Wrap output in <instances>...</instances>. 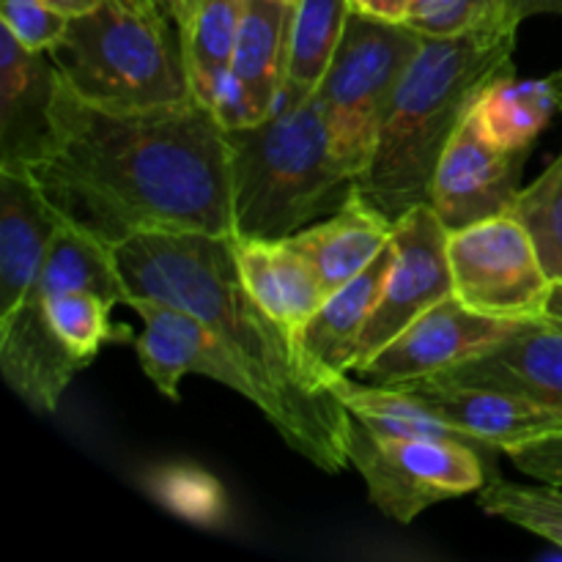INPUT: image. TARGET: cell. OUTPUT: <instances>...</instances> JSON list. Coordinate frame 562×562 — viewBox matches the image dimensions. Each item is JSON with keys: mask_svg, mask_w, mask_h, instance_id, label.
I'll return each mask as SVG.
<instances>
[{"mask_svg": "<svg viewBox=\"0 0 562 562\" xmlns=\"http://www.w3.org/2000/svg\"><path fill=\"white\" fill-rule=\"evenodd\" d=\"M22 170L64 223L108 247L140 234H236L228 130L198 97L110 110L58 77L49 140Z\"/></svg>", "mask_w": 562, "mask_h": 562, "instance_id": "6da1fadb", "label": "cell"}, {"mask_svg": "<svg viewBox=\"0 0 562 562\" xmlns=\"http://www.w3.org/2000/svg\"><path fill=\"white\" fill-rule=\"evenodd\" d=\"M113 252L130 294L184 307L234 349L267 398L263 417L294 453L329 475L351 464L355 417L338 395L311 387L291 335L245 289L234 234H140Z\"/></svg>", "mask_w": 562, "mask_h": 562, "instance_id": "7a4b0ae2", "label": "cell"}, {"mask_svg": "<svg viewBox=\"0 0 562 562\" xmlns=\"http://www.w3.org/2000/svg\"><path fill=\"white\" fill-rule=\"evenodd\" d=\"M521 22L503 14L459 36H426L406 69L379 130L371 162L355 179L357 192L384 217H404L428 201L434 170L450 137L483 88L514 69Z\"/></svg>", "mask_w": 562, "mask_h": 562, "instance_id": "3957f363", "label": "cell"}, {"mask_svg": "<svg viewBox=\"0 0 562 562\" xmlns=\"http://www.w3.org/2000/svg\"><path fill=\"white\" fill-rule=\"evenodd\" d=\"M236 236L285 239L338 212L355 190L318 93L274 104L267 119L228 132Z\"/></svg>", "mask_w": 562, "mask_h": 562, "instance_id": "277c9868", "label": "cell"}, {"mask_svg": "<svg viewBox=\"0 0 562 562\" xmlns=\"http://www.w3.org/2000/svg\"><path fill=\"white\" fill-rule=\"evenodd\" d=\"M49 58L60 80L99 108L146 110L195 97L181 27L146 0H102L71 16Z\"/></svg>", "mask_w": 562, "mask_h": 562, "instance_id": "5b68a950", "label": "cell"}, {"mask_svg": "<svg viewBox=\"0 0 562 562\" xmlns=\"http://www.w3.org/2000/svg\"><path fill=\"white\" fill-rule=\"evenodd\" d=\"M406 22H382L349 11L344 38L316 88L340 162L357 176L371 162L393 93L423 47Z\"/></svg>", "mask_w": 562, "mask_h": 562, "instance_id": "8992f818", "label": "cell"}, {"mask_svg": "<svg viewBox=\"0 0 562 562\" xmlns=\"http://www.w3.org/2000/svg\"><path fill=\"white\" fill-rule=\"evenodd\" d=\"M349 461L366 481L371 503L398 525H412L431 505L481 492L486 483L472 445L376 437L357 420L349 434Z\"/></svg>", "mask_w": 562, "mask_h": 562, "instance_id": "52a82bcc", "label": "cell"}, {"mask_svg": "<svg viewBox=\"0 0 562 562\" xmlns=\"http://www.w3.org/2000/svg\"><path fill=\"white\" fill-rule=\"evenodd\" d=\"M453 294L467 307L497 318L547 316L549 280L530 231L516 214L453 231L448 239Z\"/></svg>", "mask_w": 562, "mask_h": 562, "instance_id": "ba28073f", "label": "cell"}, {"mask_svg": "<svg viewBox=\"0 0 562 562\" xmlns=\"http://www.w3.org/2000/svg\"><path fill=\"white\" fill-rule=\"evenodd\" d=\"M126 307L135 311L143 322V333L135 340L143 373L165 398L179 401V384L187 376H206L239 393L263 412L267 398L252 373L201 318L192 316L184 307L140 294H132Z\"/></svg>", "mask_w": 562, "mask_h": 562, "instance_id": "9c48e42d", "label": "cell"}, {"mask_svg": "<svg viewBox=\"0 0 562 562\" xmlns=\"http://www.w3.org/2000/svg\"><path fill=\"white\" fill-rule=\"evenodd\" d=\"M448 239L450 231L428 201L395 220L393 263L362 333L355 368L371 360L420 313L453 294Z\"/></svg>", "mask_w": 562, "mask_h": 562, "instance_id": "30bf717a", "label": "cell"}, {"mask_svg": "<svg viewBox=\"0 0 562 562\" xmlns=\"http://www.w3.org/2000/svg\"><path fill=\"white\" fill-rule=\"evenodd\" d=\"M525 322V318H521ZM521 322L497 318L467 307L456 294L437 302L401 329L371 360L355 368L362 382L395 387L450 371L508 338Z\"/></svg>", "mask_w": 562, "mask_h": 562, "instance_id": "8fae6325", "label": "cell"}, {"mask_svg": "<svg viewBox=\"0 0 562 562\" xmlns=\"http://www.w3.org/2000/svg\"><path fill=\"white\" fill-rule=\"evenodd\" d=\"M527 154L494 146L470 110L450 137L428 192V203L445 228L453 234L499 214H514Z\"/></svg>", "mask_w": 562, "mask_h": 562, "instance_id": "7c38bea8", "label": "cell"}, {"mask_svg": "<svg viewBox=\"0 0 562 562\" xmlns=\"http://www.w3.org/2000/svg\"><path fill=\"white\" fill-rule=\"evenodd\" d=\"M417 382L503 390L562 412V322L525 318L494 349Z\"/></svg>", "mask_w": 562, "mask_h": 562, "instance_id": "4fadbf2b", "label": "cell"}, {"mask_svg": "<svg viewBox=\"0 0 562 562\" xmlns=\"http://www.w3.org/2000/svg\"><path fill=\"white\" fill-rule=\"evenodd\" d=\"M393 263V241L376 261L351 283L329 294L316 313L294 333V351L302 373L318 393H333L335 384L355 371L362 333L382 294Z\"/></svg>", "mask_w": 562, "mask_h": 562, "instance_id": "5bb4252c", "label": "cell"}, {"mask_svg": "<svg viewBox=\"0 0 562 562\" xmlns=\"http://www.w3.org/2000/svg\"><path fill=\"white\" fill-rule=\"evenodd\" d=\"M395 387L420 398L434 415L488 450L508 453L519 445L562 434V412L503 390L431 382H406Z\"/></svg>", "mask_w": 562, "mask_h": 562, "instance_id": "9a60e30c", "label": "cell"}, {"mask_svg": "<svg viewBox=\"0 0 562 562\" xmlns=\"http://www.w3.org/2000/svg\"><path fill=\"white\" fill-rule=\"evenodd\" d=\"M58 69L49 53L27 49L9 27L0 33V165L25 168L49 140Z\"/></svg>", "mask_w": 562, "mask_h": 562, "instance_id": "2e32d148", "label": "cell"}, {"mask_svg": "<svg viewBox=\"0 0 562 562\" xmlns=\"http://www.w3.org/2000/svg\"><path fill=\"white\" fill-rule=\"evenodd\" d=\"M64 217L36 181L14 165H0V316L14 311L36 280Z\"/></svg>", "mask_w": 562, "mask_h": 562, "instance_id": "e0dca14e", "label": "cell"}, {"mask_svg": "<svg viewBox=\"0 0 562 562\" xmlns=\"http://www.w3.org/2000/svg\"><path fill=\"white\" fill-rule=\"evenodd\" d=\"M234 252L245 289L294 340L296 329L329 296L316 267L289 239L234 234Z\"/></svg>", "mask_w": 562, "mask_h": 562, "instance_id": "ac0fdd59", "label": "cell"}, {"mask_svg": "<svg viewBox=\"0 0 562 562\" xmlns=\"http://www.w3.org/2000/svg\"><path fill=\"white\" fill-rule=\"evenodd\" d=\"M393 220L384 217L355 187L338 212L285 239L316 267L324 289L335 294L376 261L393 241Z\"/></svg>", "mask_w": 562, "mask_h": 562, "instance_id": "d6986e66", "label": "cell"}, {"mask_svg": "<svg viewBox=\"0 0 562 562\" xmlns=\"http://www.w3.org/2000/svg\"><path fill=\"white\" fill-rule=\"evenodd\" d=\"M294 5L283 0H245L239 33H236L231 69L245 82L258 113L267 119L274 108L285 69Z\"/></svg>", "mask_w": 562, "mask_h": 562, "instance_id": "ffe728a7", "label": "cell"}, {"mask_svg": "<svg viewBox=\"0 0 562 562\" xmlns=\"http://www.w3.org/2000/svg\"><path fill=\"white\" fill-rule=\"evenodd\" d=\"M558 110L560 99L549 77L521 80L514 69L494 77L472 104L483 135L505 151H530Z\"/></svg>", "mask_w": 562, "mask_h": 562, "instance_id": "44dd1931", "label": "cell"}, {"mask_svg": "<svg viewBox=\"0 0 562 562\" xmlns=\"http://www.w3.org/2000/svg\"><path fill=\"white\" fill-rule=\"evenodd\" d=\"M349 11V0H300L294 5L289 69L274 104H294L316 93L338 53Z\"/></svg>", "mask_w": 562, "mask_h": 562, "instance_id": "7402d4cb", "label": "cell"}, {"mask_svg": "<svg viewBox=\"0 0 562 562\" xmlns=\"http://www.w3.org/2000/svg\"><path fill=\"white\" fill-rule=\"evenodd\" d=\"M351 412L357 423L368 428L376 437L393 439H450V442H464L481 450V445L434 415L420 398L401 387H382V384H357L351 376H344L333 387Z\"/></svg>", "mask_w": 562, "mask_h": 562, "instance_id": "603a6c76", "label": "cell"}, {"mask_svg": "<svg viewBox=\"0 0 562 562\" xmlns=\"http://www.w3.org/2000/svg\"><path fill=\"white\" fill-rule=\"evenodd\" d=\"M31 296L44 302L49 327L58 335L60 344L88 368L104 344H113V313L115 302L97 291H60V294H38L27 291Z\"/></svg>", "mask_w": 562, "mask_h": 562, "instance_id": "cb8c5ba5", "label": "cell"}, {"mask_svg": "<svg viewBox=\"0 0 562 562\" xmlns=\"http://www.w3.org/2000/svg\"><path fill=\"white\" fill-rule=\"evenodd\" d=\"M245 0H190L179 22L190 77L228 69Z\"/></svg>", "mask_w": 562, "mask_h": 562, "instance_id": "d4e9b609", "label": "cell"}, {"mask_svg": "<svg viewBox=\"0 0 562 562\" xmlns=\"http://www.w3.org/2000/svg\"><path fill=\"white\" fill-rule=\"evenodd\" d=\"M477 505L488 516L510 521V525L521 527L532 536H541L543 541L562 549V486L541 481L538 486L488 481L477 494Z\"/></svg>", "mask_w": 562, "mask_h": 562, "instance_id": "484cf974", "label": "cell"}, {"mask_svg": "<svg viewBox=\"0 0 562 562\" xmlns=\"http://www.w3.org/2000/svg\"><path fill=\"white\" fill-rule=\"evenodd\" d=\"M514 214L530 231L552 285L562 283V154L519 192Z\"/></svg>", "mask_w": 562, "mask_h": 562, "instance_id": "4316f807", "label": "cell"}, {"mask_svg": "<svg viewBox=\"0 0 562 562\" xmlns=\"http://www.w3.org/2000/svg\"><path fill=\"white\" fill-rule=\"evenodd\" d=\"M151 492L168 510L195 525H217L225 516L223 486L198 467H168L151 477Z\"/></svg>", "mask_w": 562, "mask_h": 562, "instance_id": "83f0119b", "label": "cell"}, {"mask_svg": "<svg viewBox=\"0 0 562 562\" xmlns=\"http://www.w3.org/2000/svg\"><path fill=\"white\" fill-rule=\"evenodd\" d=\"M503 14H508V0H412L406 25L423 36L442 38L459 36Z\"/></svg>", "mask_w": 562, "mask_h": 562, "instance_id": "f1b7e54d", "label": "cell"}, {"mask_svg": "<svg viewBox=\"0 0 562 562\" xmlns=\"http://www.w3.org/2000/svg\"><path fill=\"white\" fill-rule=\"evenodd\" d=\"M192 91L195 97L217 115L220 124L225 130H241V126H250L256 121H261L263 115L258 113L256 102H252L250 91L245 88V82L234 75V69H220L212 75L192 77Z\"/></svg>", "mask_w": 562, "mask_h": 562, "instance_id": "f546056e", "label": "cell"}, {"mask_svg": "<svg viewBox=\"0 0 562 562\" xmlns=\"http://www.w3.org/2000/svg\"><path fill=\"white\" fill-rule=\"evenodd\" d=\"M0 20L27 49L36 53H49L69 25V16L44 0H0Z\"/></svg>", "mask_w": 562, "mask_h": 562, "instance_id": "4dcf8cb0", "label": "cell"}, {"mask_svg": "<svg viewBox=\"0 0 562 562\" xmlns=\"http://www.w3.org/2000/svg\"><path fill=\"white\" fill-rule=\"evenodd\" d=\"M505 456L514 461L516 470L530 475L532 481L562 486V434L519 445V448L508 450Z\"/></svg>", "mask_w": 562, "mask_h": 562, "instance_id": "1f68e13d", "label": "cell"}, {"mask_svg": "<svg viewBox=\"0 0 562 562\" xmlns=\"http://www.w3.org/2000/svg\"><path fill=\"white\" fill-rule=\"evenodd\" d=\"M349 9L362 16L382 22H406L412 11V0H349Z\"/></svg>", "mask_w": 562, "mask_h": 562, "instance_id": "d6a6232c", "label": "cell"}, {"mask_svg": "<svg viewBox=\"0 0 562 562\" xmlns=\"http://www.w3.org/2000/svg\"><path fill=\"white\" fill-rule=\"evenodd\" d=\"M508 14L516 22H525L527 16L558 14L562 16V0H508Z\"/></svg>", "mask_w": 562, "mask_h": 562, "instance_id": "836d02e7", "label": "cell"}, {"mask_svg": "<svg viewBox=\"0 0 562 562\" xmlns=\"http://www.w3.org/2000/svg\"><path fill=\"white\" fill-rule=\"evenodd\" d=\"M44 3H49L55 11H60V14L71 20V16H82L93 11L102 0H44Z\"/></svg>", "mask_w": 562, "mask_h": 562, "instance_id": "e575fe53", "label": "cell"}, {"mask_svg": "<svg viewBox=\"0 0 562 562\" xmlns=\"http://www.w3.org/2000/svg\"><path fill=\"white\" fill-rule=\"evenodd\" d=\"M154 3H157V9L162 11V14H168L170 20L179 25V22L184 20V11L187 5H190V0H154Z\"/></svg>", "mask_w": 562, "mask_h": 562, "instance_id": "d590c367", "label": "cell"}, {"mask_svg": "<svg viewBox=\"0 0 562 562\" xmlns=\"http://www.w3.org/2000/svg\"><path fill=\"white\" fill-rule=\"evenodd\" d=\"M547 316H552V318H558V322H562V283H554L552 291H549Z\"/></svg>", "mask_w": 562, "mask_h": 562, "instance_id": "8d00e7d4", "label": "cell"}, {"mask_svg": "<svg viewBox=\"0 0 562 562\" xmlns=\"http://www.w3.org/2000/svg\"><path fill=\"white\" fill-rule=\"evenodd\" d=\"M549 80L554 82V91H558V99H560V110H562V69H560V71H554V75L549 77Z\"/></svg>", "mask_w": 562, "mask_h": 562, "instance_id": "74e56055", "label": "cell"}, {"mask_svg": "<svg viewBox=\"0 0 562 562\" xmlns=\"http://www.w3.org/2000/svg\"><path fill=\"white\" fill-rule=\"evenodd\" d=\"M283 3H291V5H296V3H300V0H283Z\"/></svg>", "mask_w": 562, "mask_h": 562, "instance_id": "f35d334b", "label": "cell"}, {"mask_svg": "<svg viewBox=\"0 0 562 562\" xmlns=\"http://www.w3.org/2000/svg\"><path fill=\"white\" fill-rule=\"evenodd\" d=\"M146 3H154V0H146ZM154 5H157V3H154Z\"/></svg>", "mask_w": 562, "mask_h": 562, "instance_id": "ab89813d", "label": "cell"}]
</instances>
